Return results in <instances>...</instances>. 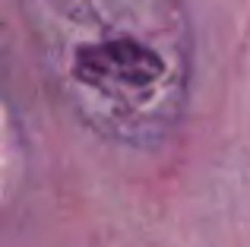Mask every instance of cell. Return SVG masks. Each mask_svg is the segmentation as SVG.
Listing matches in <instances>:
<instances>
[{
	"mask_svg": "<svg viewBox=\"0 0 250 247\" xmlns=\"http://www.w3.org/2000/svg\"><path fill=\"white\" fill-rule=\"evenodd\" d=\"M51 92L89 133L149 149L177 130L193 82L184 0H19Z\"/></svg>",
	"mask_w": 250,
	"mask_h": 247,
	"instance_id": "1",
	"label": "cell"
}]
</instances>
